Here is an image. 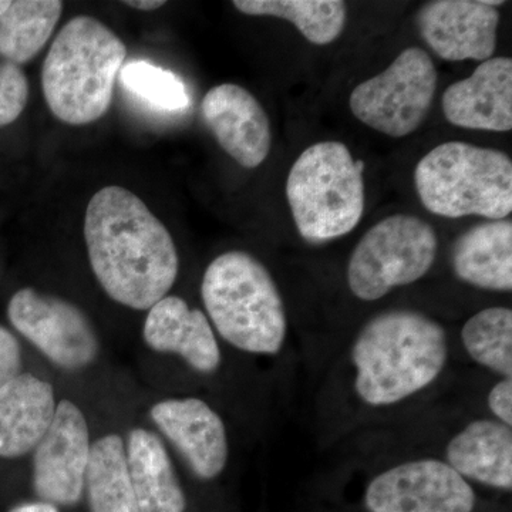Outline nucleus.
<instances>
[{
    "label": "nucleus",
    "mask_w": 512,
    "mask_h": 512,
    "mask_svg": "<svg viewBox=\"0 0 512 512\" xmlns=\"http://www.w3.org/2000/svg\"><path fill=\"white\" fill-rule=\"evenodd\" d=\"M201 298L212 328L249 355L275 356L288 336V316L275 279L255 256L225 252L208 265Z\"/></svg>",
    "instance_id": "20e7f679"
},
{
    "label": "nucleus",
    "mask_w": 512,
    "mask_h": 512,
    "mask_svg": "<svg viewBox=\"0 0 512 512\" xmlns=\"http://www.w3.org/2000/svg\"><path fill=\"white\" fill-rule=\"evenodd\" d=\"M365 505L369 512H473L476 493L446 461L419 458L373 478Z\"/></svg>",
    "instance_id": "9d476101"
},
{
    "label": "nucleus",
    "mask_w": 512,
    "mask_h": 512,
    "mask_svg": "<svg viewBox=\"0 0 512 512\" xmlns=\"http://www.w3.org/2000/svg\"><path fill=\"white\" fill-rule=\"evenodd\" d=\"M10 0H0V18L5 15L6 10L9 9Z\"/></svg>",
    "instance_id": "7c9ffc66"
},
{
    "label": "nucleus",
    "mask_w": 512,
    "mask_h": 512,
    "mask_svg": "<svg viewBox=\"0 0 512 512\" xmlns=\"http://www.w3.org/2000/svg\"><path fill=\"white\" fill-rule=\"evenodd\" d=\"M28 99V79L19 64L0 60V127L18 120Z\"/></svg>",
    "instance_id": "a878e982"
},
{
    "label": "nucleus",
    "mask_w": 512,
    "mask_h": 512,
    "mask_svg": "<svg viewBox=\"0 0 512 512\" xmlns=\"http://www.w3.org/2000/svg\"><path fill=\"white\" fill-rule=\"evenodd\" d=\"M124 89L151 107L163 111H181L190 106L187 87L180 77L147 62H131L121 67Z\"/></svg>",
    "instance_id": "393cba45"
},
{
    "label": "nucleus",
    "mask_w": 512,
    "mask_h": 512,
    "mask_svg": "<svg viewBox=\"0 0 512 512\" xmlns=\"http://www.w3.org/2000/svg\"><path fill=\"white\" fill-rule=\"evenodd\" d=\"M448 123L468 130L504 133L512 128V60L491 57L478 64L467 79L443 94Z\"/></svg>",
    "instance_id": "2eb2a0df"
},
{
    "label": "nucleus",
    "mask_w": 512,
    "mask_h": 512,
    "mask_svg": "<svg viewBox=\"0 0 512 512\" xmlns=\"http://www.w3.org/2000/svg\"><path fill=\"white\" fill-rule=\"evenodd\" d=\"M59 0H16L0 18V56L28 63L46 46L63 12Z\"/></svg>",
    "instance_id": "4be33fe9"
},
{
    "label": "nucleus",
    "mask_w": 512,
    "mask_h": 512,
    "mask_svg": "<svg viewBox=\"0 0 512 512\" xmlns=\"http://www.w3.org/2000/svg\"><path fill=\"white\" fill-rule=\"evenodd\" d=\"M84 239L101 288L126 308L148 311L177 281L180 259L170 231L126 188L111 185L93 195Z\"/></svg>",
    "instance_id": "f257e3e1"
},
{
    "label": "nucleus",
    "mask_w": 512,
    "mask_h": 512,
    "mask_svg": "<svg viewBox=\"0 0 512 512\" xmlns=\"http://www.w3.org/2000/svg\"><path fill=\"white\" fill-rule=\"evenodd\" d=\"M446 463L467 481L512 490V429L495 419L470 421L446 447Z\"/></svg>",
    "instance_id": "a211bd4d"
},
{
    "label": "nucleus",
    "mask_w": 512,
    "mask_h": 512,
    "mask_svg": "<svg viewBox=\"0 0 512 512\" xmlns=\"http://www.w3.org/2000/svg\"><path fill=\"white\" fill-rule=\"evenodd\" d=\"M201 113L222 150L239 165L264 163L271 151V124L254 94L238 84H220L205 94Z\"/></svg>",
    "instance_id": "4468645a"
},
{
    "label": "nucleus",
    "mask_w": 512,
    "mask_h": 512,
    "mask_svg": "<svg viewBox=\"0 0 512 512\" xmlns=\"http://www.w3.org/2000/svg\"><path fill=\"white\" fill-rule=\"evenodd\" d=\"M437 82L431 57L420 47H409L384 72L357 84L350 94V110L360 123L379 133L406 137L426 120Z\"/></svg>",
    "instance_id": "6e6552de"
},
{
    "label": "nucleus",
    "mask_w": 512,
    "mask_h": 512,
    "mask_svg": "<svg viewBox=\"0 0 512 512\" xmlns=\"http://www.w3.org/2000/svg\"><path fill=\"white\" fill-rule=\"evenodd\" d=\"M84 490L92 512H140L128 473L126 441L107 434L94 441Z\"/></svg>",
    "instance_id": "412c9836"
},
{
    "label": "nucleus",
    "mask_w": 512,
    "mask_h": 512,
    "mask_svg": "<svg viewBox=\"0 0 512 512\" xmlns=\"http://www.w3.org/2000/svg\"><path fill=\"white\" fill-rule=\"evenodd\" d=\"M55 389L22 372L0 389V457L18 458L35 450L55 419Z\"/></svg>",
    "instance_id": "f3484780"
},
{
    "label": "nucleus",
    "mask_w": 512,
    "mask_h": 512,
    "mask_svg": "<svg viewBox=\"0 0 512 512\" xmlns=\"http://www.w3.org/2000/svg\"><path fill=\"white\" fill-rule=\"evenodd\" d=\"M488 409L495 420L512 427V379L501 377L500 382L491 387L487 397Z\"/></svg>",
    "instance_id": "cd10ccee"
},
{
    "label": "nucleus",
    "mask_w": 512,
    "mask_h": 512,
    "mask_svg": "<svg viewBox=\"0 0 512 512\" xmlns=\"http://www.w3.org/2000/svg\"><path fill=\"white\" fill-rule=\"evenodd\" d=\"M124 5L128 8L143 10V12H151V10L163 8L165 2L163 0H137V2L130 0V2H124Z\"/></svg>",
    "instance_id": "c756f323"
},
{
    "label": "nucleus",
    "mask_w": 512,
    "mask_h": 512,
    "mask_svg": "<svg viewBox=\"0 0 512 512\" xmlns=\"http://www.w3.org/2000/svg\"><path fill=\"white\" fill-rule=\"evenodd\" d=\"M13 328L57 367L77 372L92 365L100 343L92 320L74 303L23 288L10 299Z\"/></svg>",
    "instance_id": "1a4fd4ad"
},
{
    "label": "nucleus",
    "mask_w": 512,
    "mask_h": 512,
    "mask_svg": "<svg viewBox=\"0 0 512 512\" xmlns=\"http://www.w3.org/2000/svg\"><path fill=\"white\" fill-rule=\"evenodd\" d=\"M22 348L9 329L0 326V389L22 373Z\"/></svg>",
    "instance_id": "bb28decb"
},
{
    "label": "nucleus",
    "mask_w": 512,
    "mask_h": 512,
    "mask_svg": "<svg viewBox=\"0 0 512 512\" xmlns=\"http://www.w3.org/2000/svg\"><path fill=\"white\" fill-rule=\"evenodd\" d=\"M454 274L464 284L491 292L512 289V222L478 224L461 234L451 252Z\"/></svg>",
    "instance_id": "6ab92c4d"
},
{
    "label": "nucleus",
    "mask_w": 512,
    "mask_h": 512,
    "mask_svg": "<svg viewBox=\"0 0 512 512\" xmlns=\"http://www.w3.org/2000/svg\"><path fill=\"white\" fill-rule=\"evenodd\" d=\"M127 47L92 16H76L53 40L42 70V87L53 116L70 126L101 119L113 100Z\"/></svg>",
    "instance_id": "7ed1b4c3"
},
{
    "label": "nucleus",
    "mask_w": 512,
    "mask_h": 512,
    "mask_svg": "<svg viewBox=\"0 0 512 512\" xmlns=\"http://www.w3.org/2000/svg\"><path fill=\"white\" fill-rule=\"evenodd\" d=\"M416 22L424 42L447 62H485L497 49L500 12L484 0L429 2L421 6Z\"/></svg>",
    "instance_id": "f8f14e48"
},
{
    "label": "nucleus",
    "mask_w": 512,
    "mask_h": 512,
    "mask_svg": "<svg viewBox=\"0 0 512 512\" xmlns=\"http://www.w3.org/2000/svg\"><path fill=\"white\" fill-rule=\"evenodd\" d=\"M150 417L200 480L224 473L229 458L227 427L210 404L197 397L165 399L151 407Z\"/></svg>",
    "instance_id": "ddd939ff"
},
{
    "label": "nucleus",
    "mask_w": 512,
    "mask_h": 512,
    "mask_svg": "<svg viewBox=\"0 0 512 512\" xmlns=\"http://www.w3.org/2000/svg\"><path fill=\"white\" fill-rule=\"evenodd\" d=\"M363 163L340 141H320L293 163L286 198L299 235L309 244L345 237L365 211Z\"/></svg>",
    "instance_id": "423d86ee"
},
{
    "label": "nucleus",
    "mask_w": 512,
    "mask_h": 512,
    "mask_svg": "<svg viewBox=\"0 0 512 512\" xmlns=\"http://www.w3.org/2000/svg\"><path fill=\"white\" fill-rule=\"evenodd\" d=\"M448 355L446 330L426 313H379L360 329L350 350L353 387L367 406H394L436 382Z\"/></svg>",
    "instance_id": "f03ea898"
},
{
    "label": "nucleus",
    "mask_w": 512,
    "mask_h": 512,
    "mask_svg": "<svg viewBox=\"0 0 512 512\" xmlns=\"http://www.w3.org/2000/svg\"><path fill=\"white\" fill-rule=\"evenodd\" d=\"M232 5L244 15L288 20L308 42L318 46L335 42L348 18L342 0H235Z\"/></svg>",
    "instance_id": "5701e85b"
},
{
    "label": "nucleus",
    "mask_w": 512,
    "mask_h": 512,
    "mask_svg": "<svg viewBox=\"0 0 512 512\" xmlns=\"http://www.w3.org/2000/svg\"><path fill=\"white\" fill-rule=\"evenodd\" d=\"M92 444L80 407L70 400L57 403L55 419L33 450V487L40 500L56 507L82 500Z\"/></svg>",
    "instance_id": "9b49d317"
},
{
    "label": "nucleus",
    "mask_w": 512,
    "mask_h": 512,
    "mask_svg": "<svg viewBox=\"0 0 512 512\" xmlns=\"http://www.w3.org/2000/svg\"><path fill=\"white\" fill-rule=\"evenodd\" d=\"M421 204L444 218L504 220L512 211V161L503 151L448 141L414 170Z\"/></svg>",
    "instance_id": "39448f33"
},
{
    "label": "nucleus",
    "mask_w": 512,
    "mask_h": 512,
    "mask_svg": "<svg viewBox=\"0 0 512 512\" xmlns=\"http://www.w3.org/2000/svg\"><path fill=\"white\" fill-rule=\"evenodd\" d=\"M127 466L140 512H184L183 487L160 437L136 427L128 433Z\"/></svg>",
    "instance_id": "aec40b11"
},
{
    "label": "nucleus",
    "mask_w": 512,
    "mask_h": 512,
    "mask_svg": "<svg viewBox=\"0 0 512 512\" xmlns=\"http://www.w3.org/2000/svg\"><path fill=\"white\" fill-rule=\"evenodd\" d=\"M10 512H60L56 505L45 503V501H37V503H28L13 508Z\"/></svg>",
    "instance_id": "c85d7f7f"
},
{
    "label": "nucleus",
    "mask_w": 512,
    "mask_h": 512,
    "mask_svg": "<svg viewBox=\"0 0 512 512\" xmlns=\"http://www.w3.org/2000/svg\"><path fill=\"white\" fill-rule=\"evenodd\" d=\"M439 238L429 222L407 214L377 222L350 255L348 285L360 301L375 302L393 289L412 285L430 271Z\"/></svg>",
    "instance_id": "0eeeda50"
},
{
    "label": "nucleus",
    "mask_w": 512,
    "mask_h": 512,
    "mask_svg": "<svg viewBox=\"0 0 512 512\" xmlns=\"http://www.w3.org/2000/svg\"><path fill=\"white\" fill-rule=\"evenodd\" d=\"M461 340L474 363L501 377H512V311L504 306L483 309L461 329Z\"/></svg>",
    "instance_id": "b1692460"
},
{
    "label": "nucleus",
    "mask_w": 512,
    "mask_h": 512,
    "mask_svg": "<svg viewBox=\"0 0 512 512\" xmlns=\"http://www.w3.org/2000/svg\"><path fill=\"white\" fill-rule=\"evenodd\" d=\"M143 338L154 352L180 356L202 375H212L221 367L220 343L210 319L180 296H164L148 309Z\"/></svg>",
    "instance_id": "dca6fc26"
}]
</instances>
